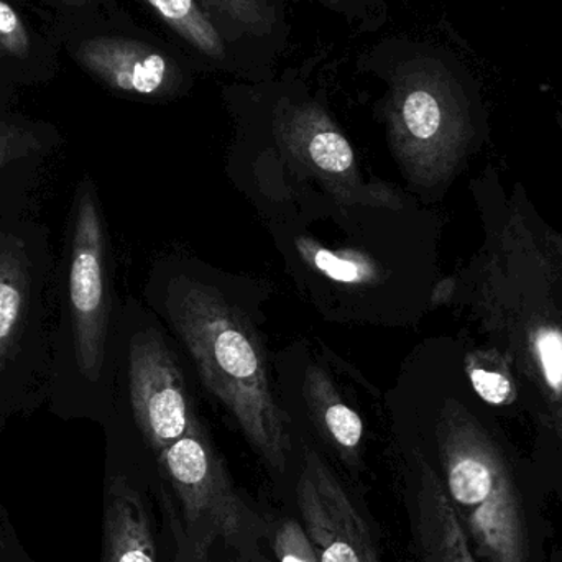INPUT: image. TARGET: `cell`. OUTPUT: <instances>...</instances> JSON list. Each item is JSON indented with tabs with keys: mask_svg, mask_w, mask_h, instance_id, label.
Returning a JSON list of instances; mask_svg holds the SVG:
<instances>
[{
	"mask_svg": "<svg viewBox=\"0 0 562 562\" xmlns=\"http://www.w3.org/2000/svg\"><path fill=\"white\" fill-rule=\"evenodd\" d=\"M167 313L204 385L236 418L254 451L283 474L290 451L286 416L252 324L216 288L187 277L168 286Z\"/></svg>",
	"mask_w": 562,
	"mask_h": 562,
	"instance_id": "cell-1",
	"label": "cell"
},
{
	"mask_svg": "<svg viewBox=\"0 0 562 562\" xmlns=\"http://www.w3.org/2000/svg\"><path fill=\"white\" fill-rule=\"evenodd\" d=\"M112 290L104 214L94 180H79L56 280L48 396L55 405L101 393L109 373Z\"/></svg>",
	"mask_w": 562,
	"mask_h": 562,
	"instance_id": "cell-2",
	"label": "cell"
},
{
	"mask_svg": "<svg viewBox=\"0 0 562 562\" xmlns=\"http://www.w3.org/2000/svg\"><path fill=\"white\" fill-rule=\"evenodd\" d=\"M58 256L32 211H0V419L48 396Z\"/></svg>",
	"mask_w": 562,
	"mask_h": 562,
	"instance_id": "cell-3",
	"label": "cell"
},
{
	"mask_svg": "<svg viewBox=\"0 0 562 562\" xmlns=\"http://www.w3.org/2000/svg\"><path fill=\"white\" fill-rule=\"evenodd\" d=\"M157 462L170 488L167 497L178 562H207L217 541L237 551L269 533L259 515L237 494L200 419L194 418L183 438L157 454Z\"/></svg>",
	"mask_w": 562,
	"mask_h": 562,
	"instance_id": "cell-4",
	"label": "cell"
},
{
	"mask_svg": "<svg viewBox=\"0 0 562 562\" xmlns=\"http://www.w3.org/2000/svg\"><path fill=\"white\" fill-rule=\"evenodd\" d=\"M446 494L482 562H530L520 495L491 452L459 431L442 441Z\"/></svg>",
	"mask_w": 562,
	"mask_h": 562,
	"instance_id": "cell-5",
	"label": "cell"
},
{
	"mask_svg": "<svg viewBox=\"0 0 562 562\" xmlns=\"http://www.w3.org/2000/svg\"><path fill=\"white\" fill-rule=\"evenodd\" d=\"M451 69L426 52H409L390 68L385 117L390 144L406 170L415 171L448 140L454 81Z\"/></svg>",
	"mask_w": 562,
	"mask_h": 562,
	"instance_id": "cell-6",
	"label": "cell"
},
{
	"mask_svg": "<svg viewBox=\"0 0 562 562\" xmlns=\"http://www.w3.org/2000/svg\"><path fill=\"white\" fill-rule=\"evenodd\" d=\"M276 131L288 154L340 203L398 206L389 184L363 183L349 140L316 101L283 102L277 109Z\"/></svg>",
	"mask_w": 562,
	"mask_h": 562,
	"instance_id": "cell-7",
	"label": "cell"
},
{
	"mask_svg": "<svg viewBox=\"0 0 562 562\" xmlns=\"http://www.w3.org/2000/svg\"><path fill=\"white\" fill-rule=\"evenodd\" d=\"M127 393L132 415L148 448L160 454L193 425L190 396L177 360L160 334L135 330L127 342Z\"/></svg>",
	"mask_w": 562,
	"mask_h": 562,
	"instance_id": "cell-8",
	"label": "cell"
},
{
	"mask_svg": "<svg viewBox=\"0 0 562 562\" xmlns=\"http://www.w3.org/2000/svg\"><path fill=\"white\" fill-rule=\"evenodd\" d=\"M296 505L319 562H382L352 495L314 449H304Z\"/></svg>",
	"mask_w": 562,
	"mask_h": 562,
	"instance_id": "cell-9",
	"label": "cell"
},
{
	"mask_svg": "<svg viewBox=\"0 0 562 562\" xmlns=\"http://www.w3.org/2000/svg\"><path fill=\"white\" fill-rule=\"evenodd\" d=\"M75 55L82 68L125 94L173 98L190 85L183 63L138 40L98 36L82 42Z\"/></svg>",
	"mask_w": 562,
	"mask_h": 562,
	"instance_id": "cell-10",
	"label": "cell"
},
{
	"mask_svg": "<svg viewBox=\"0 0 562 562\" xmlns=\"http://www.w3.org/2000/svg\"><path fill=\"white\" fill-rule=\"evenodd\" d=\"M405 502L419 562H475L445 484L423 459L406 475Z\"/></svg>",
	"mask_w": 562,
	"mask_h": 562,
	"instance_id": "cell-11",
	"label": "cell"
},
{
	"mask_svg": "<svg viewBox=\"0 0 562 562\" xmlns=\"http://www.w3.org/2000/svg\"><path fill=\"white\" fill-rule=\"evenodd\" d=\"M59 144L45 125L0 119V211H32L33 193Z\"/></svg>",
	"mask_w": 562,
	"mask_h": 562,
	"instance_id": "cell-12",
	"label": "cell"
},
{
	"mask_svg": "<svg viewBox=\"0 0 562 562\" xmlns=\"http://www.w3.org/2000/svg\"><path fill=\"white\" fill-rule=\"evenodd\" d=\"M101 562H157L150 510L125 475L105 485Z\"/></svg>",
	"mask_w": 562,
	"mask_h": 562,
	"instance_id": "cell-13",
	"label": "cell"
},
{
	"mask_svg": "<svg viewBox=\"0 0 562 562\" xmlns=\"http://www.w3.org/2000/svg\"><path fill=\"white\" fill-rule=\"evenodd\" d=\"M304 398L311 418L327 445L346 464H359L363 442V423L360 416L344 402L336 385L321 367H307L304 373Z\"/></svg>",
	"mask_w": 562,
	"mask_h": 562,
	"instance_id": "cell-14",
	"label": "cell"
},
{
	"mask_svg": "<svg viewBox=\"0 0 562 562\" xmlns=\"http://www.w3.org/2000/svg\"><path fill=\"white\" fill-rule=\"evenodd\" d=\"M175 35L180 36L204 61L234 69L229 43L196 0H144Z\"/></svg>",
	"mask_w": 562,
	"mask_h": 562,
	"instance_id": "cell-15",
	"label": "cell"
},
{
	"mask_svg": "<svg viewBox=\"0 0 562 562\" xmlns=\"http://www.w3.org/2000/svg\"><path fill=\"white\" fill-rule=\"evenodd\" d=\"M227 43L269 40L284 25L283 0H196Z\"/></svg>",
	"mask_w": 562,
	"mask_h": 562,
	"instance_id": "cell-16",
	"label": "cell"
},
{
	"mask_svg": "<svg viewBox=\"0 0 562 562\" xmlns=\"http://www.w3.org/2000/svg\"><path fill=\"white\" fill-rule=\"evenodd\" d=\"M301 256L307 260L311 267L321 273L342 283L360 284L370 283L376 279V269L367 257L353 252H330L310 240L297 243Z\"/></svg>",
	"mask_w": 562,
	"mask_h": 562,
	"instance_id": "cell-17",
	"label": "cell"
},
{
	"mask_svg": "<svg viewBox=\"0 0 562 562\" xmlns=\"http://www.w3.org/2000/svg\"><path fill=\"white\" fill-rule=\"evenodd\" d=\"M270 547L277 562H319L303 524L281 518L270 535Z\"/></svg>",
	"mask_w": 562,
	"mask_h": 562,
	"instance_id": "cell-18",
	"label": "cell"
},
{
	"mask_svg": "<svg viewBox=\"0 0 562 562\" xmlns=\"http://www.w3.org/2000/svg\"><path fill=\"white\" fill-rule=\"evenodd\" d=\"M0 53L15 58H26L30 53L25 23L5 0H0Z\"/></svg>",
	"mask_w": 562,
	"mask_h": 562,
	"instance_id": "cell-19",
	"label": "cell"
},
{
	"mask_svg": "<svg viewBox=\"0 0 562 562\" xmlns=\"http://www.w3.org/2000/svg\"><path fill=\"white\" fill-rule=\"evenodd\" d=\"M537 347L548 383L557 392H560L562 386V334L554 329L541 330L537 339Z\"/></svg>",
	"mask_w": 562,
	"mask_h": 562,
	"instance_id": "cell-20",
	"label": "cell"
},
{
	"mask_svg": "<svg viewBox=\"0 0 562 562\" xmlns=\"http://www.w3.org/2000/svg\"><path fill=\"white\" fill-rule=\"evenodd\" d=\"M471 380L475 392L492 405H502L510 396V382L501 373L474 369L471 370Z\"/></svg>",
	"mask_w": 562,
	"mask_h": 562,
	"instance_id": "cell-21",
	"label": "cell"
},
{
	"mask_svg": "<svg viewBox=\"0 0 562 562\" xmlns=\"http://www.w3.org/2000/svg\"><path fill=\"white\" fill-rule=\"evenodd\" d=\"M307 2L319 3L333 12L349 16V19H363V16L372 15L382 7L389 5L393 0H307Z\"/></svg>",
	"mask_w": 562,
	"mask_h": 562,
	"instance_id": "cell-22",
	"label": "cell"
},
{
	"mask_svg": "<svg viewBox=\"0 0 562 562\" xmlns=\"http://www.w3.org/2000/svg\"><path fill=\"white\" fill-rule=\"evenodd\" d=\"M234 562H277L276 560H270L266 554L262 553V550L259 548V543L249 544V547L240 548V550L236 551V561Z\"/></svg>",
	"mask_w": 562,
	"mask_h": 562,
	"instance_id": "cell-23",
	"label": "cell"
},
{
	"mask_svg": "<svg viewBox=\"0 0 562 562\" xmlns=\"http://www.w3.org/2000/svg\"><path fill=\"white\" fill-rule=\"evenodd\" d=\"M58 2L68 3V5H85L89 0H58Z\"/></svg>",
	"mask_w": 562,
	"mask_h": 562,
	"instance_id": "cell-24",
	"label": "cell"
},
{
	"mask_svg": "<svg viewBox=\"0 0 562 562\" xmlns=\"http://www.w3.org/2000/svg\"><path fill=\"white\" fill-rule=\"evenodd\" d=\"M5 550V543H3L2 538H0V551Z\"/></svg>",
	"mask_w": 562,
	"mask_h": 562,
	"instance_id": "cell-25",
	"label": "cell"
}]
</instances>
